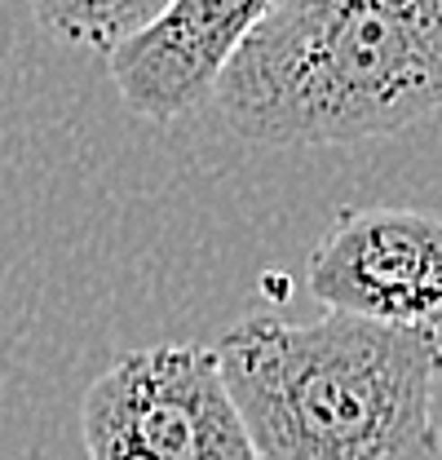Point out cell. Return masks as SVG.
Segmentation results:
<instances>
[{"instance_id":"cell-6","label":"cell","mask_w":442,"mask_h":460,"mask_svg":"<svg viewBox=\"0 0 442 460\" xmlns=\"http://www.w3.org/2000/svg\"><path fill=\"white\" fill-rule=\"evenodd\" d=\"M40 31L84 54L110 58L124 40L146 31L168 0H27Z\"/></svg>"},{"instance_id":"cell-2","label":"cell","mask_w":442,"mask_h":460,"mask_svg":"<svg viewBox=\"0 0 442 460\" xmlns=\"http://www.w3.org/2000/svg\"><path fill=\"white\" fill-rule=\"evenodd\" d=\"M252 146H349L442 111V0H283L217 93Z\"/></svg>"},{"instance_id":"cell-5","label":"cell","mask_w":442,"mask_h":460,"mask_svg":"<svg viewBox=\"0 0 442 460\" xmlns=\"http://www.w3.org/2000/svg\"><path fill=\"white\" fill-rule=\"evenodd\" d=\"M283 0H168L164 13L107 58L115 93L137 119L172 124L213 98L243 40Z\"/></svg>"},{"instance_id":"cell-3","label":"cell","mask_w":442,"mask_h":460,"mask_svg":"<svg viewBox=\"0 0 442 460\" xmlns=\"http://www.w3.org/2000/svg\"><path fill=\"white\" fill-rule=\"evenodd\" d=\"M89 460H261L213 345L128 349L80 407Z\"/></svg>"},{"instance_id":"cell-1","label":"cell","mask_w":442,"mask_h":460,"mask_svg":"<svg viewBox=\"0 0 442 460\" xmlns=\"http://www.w3.org/2000/svg\"><path fill=\"white\" fill-rule=\"evenodd\" d=\"M213 349L261 460H442V332L252 314Z\"/></svg>"},{"instance_id":"cell-4","label":"cell","mask_w":442,"mask_h":460,"mask_svg":"<svg viewBox=\"0 0 442 460\" xmlns=\"http://www.w3.org/2000/svg\"><path fill=\"white\" fill-rule=\"evenodd\" d=\"M323 310L442 332V213L345 208L305 261Z\"/></svg>"}]
</instances>
